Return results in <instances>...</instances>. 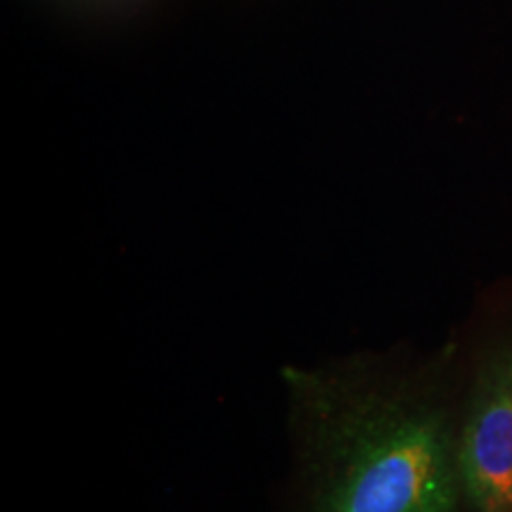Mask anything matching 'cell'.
<instances>
[{"instance_id":"1","label":"cell","mask_w":512,"mask_h":512,"mask_svg":"<svg viewBox=\"0 0 512 512\" xmlns=\"http://www.w3.org/2000/svg\"><path fill=\"white\" fill-rule=\"evenodd\" d=\"M323 477L320 512H456L458 441L437 411L347 377L292 373Z\"/></svg>"},{"instance_id":"2","label":"cell","mask_w":512,"mask_h":512,"mask_svg":"<svg viewBox=\"0 0 512 512\" xmlns=\"http://www.w3.org/2000/svg\"><path fill=\"white\" fill-rule=\"evenodd\" d=\"M458 470L477 512H512V347L479 373L458 439Z\"/></svg>"}]
</instances>
